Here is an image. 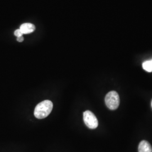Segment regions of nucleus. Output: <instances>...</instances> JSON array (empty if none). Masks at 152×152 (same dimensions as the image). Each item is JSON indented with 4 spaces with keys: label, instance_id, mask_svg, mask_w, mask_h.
Wrapping results in <instances>:
<instances>
[{
    "label": "nucleus",
    "instance_id": "3",
    "mask_svg": "<svg viewBox=\"0 0 152 152\" xmlns=\"http://www.w3.org/2000/svg\"><path fill=\"white\" fill-rule=\"evenodd\" d=\"M83 121L87 127L95 129L98 126V121L95 115L90 110L85 111L83 114Z\"/></svg>",
    "mask_w": 152,
    "mask_h": 152
},
{
    "label": "nucleus",
    "instance_id": "8",
    "mask_svg": "<svg viewBox=\"0 0 152 152\" xmlns=\"http://www.w3.org/2000/svg\"><path fill=\"white\" fill-rule=\"evenodd\" d=\"M23 40H24V38H23V36L17 37V41H18V42H22L23 41Z\"/></svg>",
    "mask_w": 152,
    "mask_h": 152
},
{
    "label": "nucleus",
    "instance_id": "9",
    "mask_svg": "<svg viewBox=\"0 0 152 152\" xmlns=\"http://www.w3.org/2000/svg\"></svg>",
    "mask_w": 152,
    "mask_h": 152
},
{
    "label": "nucleus",
    "instance_id": "5",
    "mask_svg": "<svg viewBox=\"0 0 152 152\" xmlns=\"http://www.w3.org/2000/svg\"><path fill=\"white\" fill-rule=\"evenodd\" d=\"M138 151L139 152H152V147L149 142L142 140L139 145Z\"/></svg>",
    "mask_w": 152,
    "mask_h": 152
},
{
    "label": "nucleus",
    "instance_id": "7",
    "mask_svg": "<svg viewBox=\"0 0 152 152\" xmlns=\"http://www.w3.org/2000/svg\"><path fill=\"white\" fill-rule=\"evenodd\" d=\"M23 33L22 32V31H20V29H16V31H15L14 32V35L16 36L17 37H20V36H23Z\"/></svg>",
    "mask_w": 152,
    "mask_h": 152
},
{
    "label": "nucleus",
    "instance_id": "6",
    "mask_svg": "<svg viewBox=\"0 0 152 152\" xmlns=\"http://www.w3.org/2000/svg\"><path fill=\"white\" fill-rule=\"evenodd\" d=\"M142 68L148 72H152V59L149 60L145 61L142 63Z\"/></svg>",
    "mask_w": 152,
    "mask_h": 152
},
{
    "label": "nucleus",
    "instance_id": "2",
    "mask_svg": "<svg viewBox=\"0 0 152 152\" xmlns=\"http://www.w3.org/2000/svg\"><path fill=\"white\" fill-rule=\"evenodd\" d=\"M120 97L117 92L115 91L109 92L105 98V103L107 107L110 110H115L120 105Z\"/></svg>",
    "mask_w": 152,
    "mask_h": 152
},
{
    "label": "nucleus",
    "instance_id": "4",
    "mask_svg": "<svg viewBox=\"0 0 152 152\" xmlns=\"http://www.w3.org/2000/svg\"><path fill=\"white\" fill-rule=\"evenodd\" d=\"M36 28L34 24L32 23H24L20 27V29L23 33V34H29L33 32Z\"/></svg>",
    "mask_w": 152,
    "mask_h": 152
},
{
    "label": "nucleus",
    "instance_id": "1",
    "mask_svg": "<svg viewBox=\"0 0 152 152\" xmlns=\"http://www.w3.org/2000/svg\"><path fill=\"white\" fill-rule=\"evenodd\" d=\"M53 108V104L50 100H44L36 105L34 112V116L38 119L45 118L50 114Z\"/></svg>",
    "mask_w": 152,
    "mask_h": 152
}]
</instances>
